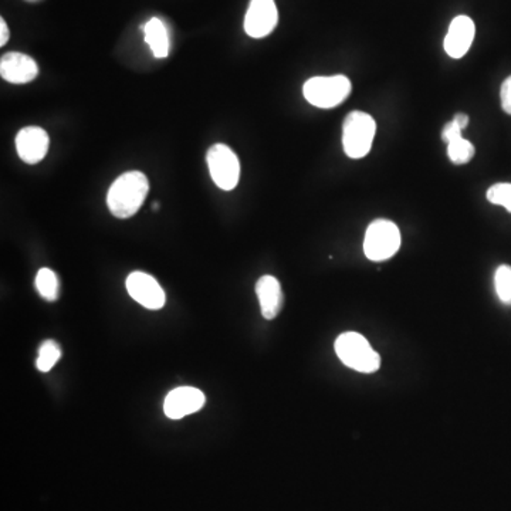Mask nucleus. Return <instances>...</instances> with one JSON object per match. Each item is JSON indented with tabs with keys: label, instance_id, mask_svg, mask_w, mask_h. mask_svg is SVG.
<instances>
[{
	"label": "nucleus",
	"instance_id": "obj_20",
	"mask_svg": "<svg viewBox=\"0 0 511 511\" xmlns=\"http://www.w3.org/2000/svg\"><path fill=\"white\" fill-rule=\"evenodd\" d=\"M501 108L506 114L511 115V76L501 84L500 89Z\"/></svg>",
	"mask_w": 511,
	"mask_h": 511
},
{
	"label": "nucleus",
	"instance_id": "obj_19",
	"mask_svg": "<svg viewBox=\"0 0 511 511\" xmlns=\"http://www.w3.org/2000/svg\"><path fill=\"white\" fill-rule=\"evenodd\" d=\"M488 200L493 205L503 206L511 213V183H500L489 189Z\"/></svg>",
	"mask_w": 511,
	"mask_h": 511
},
{
	"label": "nucleus",
	"instance_id": "obj_9",
	"mask_svg": "<svg viewBox=\"0 0 511 511\" xmlns=\"http://www.w3.org/2000/svg\"><path fill=\"white\" fill-rule=\"evenodd\" d=\"M50 147V138L43 128H21L16 135V151L21 161L29 165L38 164L45 159Z\"/></svg>",
	"mask_w": 511,
	"mask_h": 511
},
{
	"label": "nucleus",
	"instance_id": "obj_1",
	"mask_svg": "<svg viewBox=\"0 0 511 511\" xmlns=\"http://www.w3.org/2000/svg\"><path fill=\"white\" fill-rule=\"evenodd\" d=\"M149 191V183L141 171L125 172L114 181L106 193V206L118 219H128L140 210Z\"/></svg>",
	"mask_w": 511,
	"mask_h": 511
},
{
	"label": "nucleus",
	"instance_id": "obj_25",
	"mask_svg": "<svg viewBox=\"0 0 511 511\" xmlns=\"http://www.w3.org/2000/svg\"><path fill=\"white\" fill-rule=\"evenodd\" d=\"M26 2H30V4H38V2H41V0H26Z\"/></svg>",
	"mask_w": 511,
	"mask_h": 511
},
{
	"label": "nucleus",
	"instance_id": "obj_18",
	"mask_svg": "<svg viewBox=\"0 0 511 511\" xmlns=\"http://www.w3.org/2000/svg\"><path fill=\"white\" fill-rule=\"evenodd\" d=\"M494 287L498 299L505 304H511V268L507 265L500 266L494 275Z\"/></svg>",
	"mask_w": 511,
	"mask_h": 511
},
{
	"label": "nucleus",
	"instance_id": "obj_3",
	"mask_svg": "<svg viewBox=\"0 0 511 511\" xmlns=\"http://www.w3.org/2000/svg\"><path fill=\"white\" fill-rule=\"evenodd\" d=\"M377 132L374 117L364 111H353L343 123L344 152L351 159H361L370 154Z\"/></svg>",
	"mask_w": 511,
	"mask_h": 511
},
{
	"label": "nucleus",
	"instance_id": "obj_2",
	"mask_svg": "<svg viewBox=\"0 0 511 511\" xmlns=\"http://www.w3.org/2000/svg\"><path fill=\"white\" fill-rule=\"evenodd\" d=\"M336 353L345 367L362 374H372L381 367V358L370 347L367 338L353 331L341 334L336 338Z\"/></svg>",
	"mask_w": 511,
	"mask_h": 511
},
{
	"label": "nucleus",
	"instance_id": "obj_10",
	"mask_svg": "<svg viewBox=\"0 0 511 511\" xmlns=\"http://www.w3.org/2000/svg\"><path fill=\"white\" fill-rule=\"evenodd\" d=\"M205 405V395L192 387H181L169 392L165 398L164 412L169 419L178 421L192 415Z\"/></svg>",
	"mask_w": 511,
	"mask_h": 511
},
{
	"label": "nucleus",
	"instance_id": "obj_13",
	"mask_svg": "<svg viewBox=\"0 0 511 511\" xmlns=\"http://www.w3.org/2000/svg\"><path fill=\"white\" fill-rule=\"evenodd\" d=\"M256 294L260 302L261 314L266 319H273L283 307L282 285L273 276H263L256 283Z\"/></svg>",
	"mask_w": 511,
	"mask_h": 511
},
{
	"label": "nucleus",
	"instance_id": "obj_15",
	"mask_svg": "<svg viewBox=\"0 0 511 511\" xmlns=\"http://www.w3.org/2000/svg\"><path fill=\"white\" fill-rule=\"evenodd\" d=\"M36 288L38 294L47 302H55L59 299L60 283L55 271L50 268H40L36 276Z\"/></svg>",
	"mask_w": 511,
	"mask_h": 511
},
{
	"label": "nucleus",
	"instance_id": "obj_12",
	"mask_svg": "<svg viewBox=\"0 0 511 511\" xmlns=\"http://www.w3.org/2000/svg\"><path fill=\"white\" fill-rule=\"evenodd\" d=\"M476 26L469 16H457L450 23L447 38H445V50L452 59H462L474 40Z\"/></svg>",
	"mask_w": 511,
	"mask_h": 511
},
{
	"label": "nucleus",
	"instance_id": "obj_14",
	"mask_svg": "<svg viewBox=\"0 0 511 511\" xmlns=\"http://www.w3.org/2000/svg\"><path fill=\"white\" fill-rule=\"evenodd\" d=\"M144 35L147 45L149 46L152 55H154L157 59L168 57V30H166V26H165L161 19H149V21L144 24Z\"/></svg>",
	"mask_w": 511,
	"mask_h": 511
},
{
	"label": "nucleus",
	"instance_id": "obj_17",
	"mask_svg": "<svg viewBox=\"0 0 511 511\" xmlns=\"http://www.w3.org/2000/svg\"><path fill=\"white\" fill-rule=\"evenodd\" d=\"M60 357H62V348L59 347V344L53 340L45 341V343L41 344V347L38 348L36 367L41 372H48L57 364Z\"/></svg>",
	"mask_w": 511,
	"mask_h": 511
},
{
	"label": "nucleus",
	"instance_id": "obj_21",
	"mask_svg": "<svg viewBox=\"0 0 511 511\" xmlns=\"http://www.w3.org/2000/svg\"><path fill=\"white\" fill-rule=\"evenodd\" d=\"M460 137H462V130H460L453 121L447 123V125H445V128H443L442 140L447 142V144L455 141V140H457V138Z\"/></svg>",
	"mask_w": 511,
	"mask_h": 511
},
{
	"label": "nucleus",
	"instance_id": "obj_8",
	"mask_svg": "<svg viewBox=\"0 0 511 511\" xmlns=\"http://www.w3.org/2000/svg\"><path fill=\"white\" fill-rule=\"evenodd\" d=\"M127 290L131 297L148 310H161L166 295L159 283L144 271H134L127 278Z\"/></svg>",
	"mask_w": 511,
	"mask_h": 511
},
{
	"label": "nucleus",
	"instance_id": "obj_24",
	"mask_svg": "<svg viewBox=\"0 0 511 511\" xmlns=\"http://www.w3.org/2000/svg\"><path fill=\"white\" fill-rule=\"evenodd\" d=\"M158 208H159L158 202L155 203V205H152V209L157 210L158 209Z\"/></svg>",
	"mask_w": 511,
	"mask_h": 511
},
{
	"label": "nucleus",
	"instance_id": "obj_5",
	"mask_svg": "<svg viewBox=\"0 0 511 511\" xmlns=\"http://www.w3.org/2000/svg\"><path fill=\"white\" fill-rule=\"evenodd\" d=\"M399 247H401V232L391 220H374L368 226L364 253L370 260H388L398 253Z\"/></svg>",
	"mask_w": 511,
	"mask_h": 511
},
{
	"label": "nucleus",
	"instance_id": "obj_11",
	"mask_svg": "<svg viewBox=\"0 0 511 511\" xmlns=\"http://www.w3.org/2000/svg\"><path fill=\"white\" fill-rule=\"evenodd\" d=\"M0 76L12 84H28L38 76V65L30 55L6 53L0 59Z\"/></svg>",
	"mask_w": 511,
	"mask_h": 511
},
{
	"label": "nucleus",
	"instance_id": "obj_4",
	"mask_svg": "<svg viewBox=\"0 0 511 511\" xmlns=\"http://www.w3.org/2000/svg\"><path fill=\"white\" fill-rule=\"evenodd\" d=\"M351 84L348 77L336 76L312 77L302 87V94L311 106L317 108H334L341 106L351 96Z\"/></svg>",
	"mask_w": 511,
	"mask_h": 511
},
{
	"label": "nucleus",
	"instance_id": "obj_7",
	"mask_svg": "<svg viewBox=\"0 0 511 511\" xmlns=\"http://www.w3.org/2000/svg\"><path fill=\"white\" fill-rule=\"evenodd\" d=\"M277 21L275 0H251L244 16V31L253 38H266L275 30Z\"/></svg>",
	"mask_w": 511,
	"mask_h": 511
},
{
	"label": "nucleus",
	"instance_id": "obj_16",
	"mask_svg": "<svg viewBox=\"0 0 511 511\" xmlns=\"http://www.w3.org/2000/svg\"><path fill=\"white\" fill-rule=\"evenodd\" d=\"M474 154H476L474 145L464 137L457 138L447 144V157L455 165L469 164L473 159Z\"/></svg>",
	"mask_w": 511,
	"mask_h": 511
},
{
	"label": "nucleus",
	"instance_id": "obj_22",
	"mask_svg": "<svg viewBox=\"0 0 511 511\" xmlns=\"http://www.w3.org/2000/svg\"><path fill=\"white\" fill-rule=\"evenodd\" d=\"M453 123H456L460 130L464 131L469 125V115L464 113H459L453 117Z\"/></svg>",
	"mask_w": 511,
	"mask_h": 511
},
{
	"label": "nucleus",
	"instance_id": "obj_23",
	"mask_svg": "<svg viewBox=\"0 0 511 511\" xmlns=\"http://www.w3.org/2000/svg\"><path fill=\"white\" fill-rule=\"evenodd\" d=\"M9 40V28L4 19H0V46H4Z\"/></svg>",
	"mask_w": 511,
	"mask_h": 511
},
{
	"label": "nucleus",
	"instance_id": "obj_6",
	"mask_svg": "<svg viewBox=\"0 0 511 511\" xmlns=\"http://www.w3.org/2000/svg\"><path fill=\"white\" fill-rule=\"evenodd\" d=\"M213 183L222 191H234L241 178V164L227 145L215 144L206 154Z\"/></svg>",
	"mask_w": 511,
	"mask_h": 511
}]
</instances>
